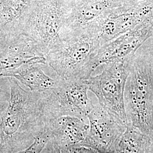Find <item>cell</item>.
<instances>
[{
  "label": "cell",
  "mask_w": 153,
  "mask_h": 153,
  "mask_svg": "<svg viewBox=\"0 0 153 153\" xmlns=\"http://www.w3.org/2000/svg\"><path fill=\"white\" fill-rule=\"evenodd\" d=\"M65 10L62 0H33L23 30L47 55L61 41Z\"/></svg>",
  "instance_id": "cell-5"
},
{
  "label": "cell",
  "mask_w": 153,
  "mask_h": 153,
  "mask_svg": "<svg viewBox=\"0 0 153 153\" xmlns=\"http://www.w3.org/2000/svg\"><path fill=\"white\" fill-rule=\"evenodd\" d=\"M153 33V18L101 45L91 61L92 73L99 66L115 62H129Z\"/></svg>",
  "instance_id": "cell-8"
},
{
  "label": "cell",
  "mask_w": 153,
  "mask_h": 153,
  "mask_svg": "<svg viewBox=\"0 0 153 153\" xmlns=\"http://www.w3.org/2000/svg\"><path fill=\"white\" fill-rule=\"evenodd\" d=\"M129 62L105 64L100 74L85 79L88 90L96 95L99 104L115 121L125 127L129 124L124 100Z\"/></svg>",
  "instance_id": "cell-4"
},
{
  "label": "cell",
  "mask_w": 153,
  "mask_h": 153,
  "mask_svg": "<svg viewBox=\"0 0 153 153\" xmlns=\"http://www.w3.org/2000/svg\"><path fill=\"white\" fill-rule=\"evenodd\" d=\"M61 153H99L91 149L79 145L62 149H61Z\"/></svg>",
  "instance_id": "cell-17"
},
{
  "label": "cell",
  "mask_w": 153,
  "mask_h": 153,
  "mask_svg": "<svg viewBox=\"0 0 153 153\" xmlns=\"http://www.w3.org/2000/svg\"><path fill=\"white\" fill-rule=\"evenodd\" d=\"M41 153H61V151L55 141L51 139Z\"/></svg>",
  "instance_id": "cell-18"
},
{
  "label": "cell",
  "mask_w": 153,
  "mask_h": 153,
  "mask_svg": "<svg viewBox=\"0 0 153 153\" xmlns=\"http://www.w3.org/2000/svg\"><path fill=\"white\" fill-rule=\"evenodd\" d=\"M33 0H7L0 11V29L10 38L23 33Z\"/></svg>",
  "instance_id": "cell-13"
},
{
  "label": "cell",
  "mask_w": 153,
  "mask_h": 153,
  "mask_svg": "<svg viewBox=\"0 0 153 153\" xmlns=\"http://www.w3.org/2000/svg\"><path fill=\"white\" fill-rule=\"evenodd\" d=\"M151 137L129 123L117 145L115 153H149Z\"/></svg>",
  "instance_id": "cell-14"
},
{
  "label": "cell",
  "mask_w": 153,
  "mask_h": 153,
  "mask_svg": "<svg viewBox=\"0 0 153 153\" xmlns=\"http://www.w3.org/2000/svg\"><path fill=\"white\" fill-rule=\"evenodd\" d=\"M151 52L138 49L129 63L124 100L131 126L151 137L153 132V57Z\"/></svg>",
  "instance_id": "cell-2"
},
{
  "label": "cell",
  "mask_w": 153,
  "mask_h": 153,
  "mask_svg": "<svg viewBox=\"0 0 153 153\" xmlns=\"http://www.w3.org/2000/svg\"><path fill=\"white\" fill-rule=\"evenodd\" d=\"M52 138L48 129H45L36 137L33 143L26 149L16 153H41L47 143Z\"/></svg>",
  "instance_id": "cell-15"
},
{
  "label": "cell",
  "mask_w": 153,
  "mask_h": 153,
  "mask_svg": "<svg viewBox=\"0 0 153 153\" xmlns=\"http://www.w3.org/2000/svg\"><path fill=\"white\" fill-rule=\"evenodd\" d=\"M83 119L64 115L49 120L45 127L60 149L77 145L86 137L89 125Z\"/></svg>",
  "instance_id": "cell-11"
},
{
  "label": "cell",
  "mask_w": 153,
  "mask_h": 153,
  "mask_svg": "<svg viewBox=\"0 0 153 153\" xmlns=\"http://www.w3.org/2000/svg\"><path fill=\"white\" fill-rule=\"evenodd\" d=\"M10 98V83L8 77L0 78V121Z\"/></svg>",
  "instance_id": "cell-16"
},
{
  "label": "cell",
  "mask_w": 153,
  "mask_h": 153,
  "mask_svg": "<svg viewBox=\"0 0 153 153\" xmlns=\"http://www.w3.org/2000/svg\"><path fill=\"white\" fill-rule=\"evenodd\" d=\"M47 64L45 56L36 43L25 33L13 37L0 53V78L31 62Z\"/></svg>",
  "instance_id": "cell-10"
},
{
  "label": "cell",
  "mask_w": 153,
  "mask_h": 153,
  "mask_svg": "<svg viewBox=\"0 0 153 153\" xmlns=\"http://www.w3.org/2000/svg\"><path fill=\"white\" fill-rule=\"evenodd\" d=\"M6 1L7 0H0V11L1 10L3 6L4 5Z\"/></svg>",
  "instance_id": "cell-20"
},
{
  "label": "cell",
  "mask_w": 153,
  "mask_h": 153,
  "mask_svg": "<svg viewBox=\"0 0 153 153\" xmlns=\"http://www.w3.org/2000/svg\"><path fill=\"white\" fill-rule=\"evenodd\" d=\"M87 118L89 129L85 139L77 145L99 153H115L126 128L115 121L99 104L93 103Z\"/></svg>",
  "instance_id": "cell-9"
},
{
  "label": "cell",
  "mask_w": 153,
  "mask_h": 153,
  "mask_svg": "<svg viewBox=\"0 0 153 153\" xmlns=\"http://www.w3.org/2000/svg\"><path fill=\"white\" fill-rule=\"evenodd\" d=\"M10 98L0 121V153H16L28 148L45 129L43 92L22 88L8 77Z\"/></svg>",
  "instance_id": "cell-1"
},
{
  "label": "cell",
  "mask_w": 153,
  "mask_h": 153,
  "mask_svg": "<svg viewBox=\"0 0 153 153\" xmlns=\"http://www.w3.org/2000/svg\"><path fill=\"white\" fill-rule=\"evenodd\" d=\"M152 36H153V35H152Z\"/></svg>",
  "instance_id": "cell-21"
},
{
  "label": "cell",
  "mask_w": 153,
  "mask_h": 153,
  "mask_svg": "<svg viewBox=\"0 0 153 153\" xmlns=\"http://www.w3.org/2000/svg\"><path fill=\"white\" fill-rule=\"evenodd\" d=\"M47 64L35 62L22 66L11 71L7 77L16 78L20 83L33 92H43L58 86L61 78H52L44 71Z\"/></svg>",
  "instance_id": "cell-12"
},
{
  "label": "cell",
  "mask_w": 153,
  "mask_h": 153,
  "mask_svg": "<svg viewBox=\"0 0 153 153\" xmlns=\"http://www.w3.org/2000/svg\"><path fill=\"white\" fill-rule=\"evenodd\" d=\"M11 39L0 29V53L5 48Z\"/></svg>",
  "instance_id": "cell-19"
},
{
  "label": "cell",
  "mask_w": 153,
  "mask_h": 153,
  "mask_svg": "<svg viewBox=\"0 0 153 153\" xmlns=\"http://www.w3.org/2000/svg\"><path fill=\"white\" fill-rule=\"evenodd\" d=\"M130 0H62L65 13L61 38L88 31L97 33L99 23L111 12Z\"/></svg>",
  "instance_id": "cell-6"
},
{
  "label": "cell",
  "mask_w": 153,
  "mask_h": 153,
  "mask_svg": "<svg viewBox=\"0 0 153 153\" xmlns=\"http://www.w3.org/2000/svg\"><path fill=\"white\" fill-rule=\"evenodd\" d=\"M152 18L153 0L129 1L99 23L97 33L101 45Z\"/></svg>",
  "instance_id": "cell-7"
},
{
  "label": "cell",
  "mask_w": 153,
  "mask_h": 153,
  "mask_svg": "<svg viewBox=\"0 0 153 153\" xmlns=\"http://www.w3.org/2000/svg\"><path fill=\"white\" fill-rule=\"evenodd\" d=\"M100 47L98 33L94 31L62 38L45 55L47 63L62 79H86L92 74L90 65Z\"/></svg>",
  "instance_id": "cell-3"
}]
</instances>
